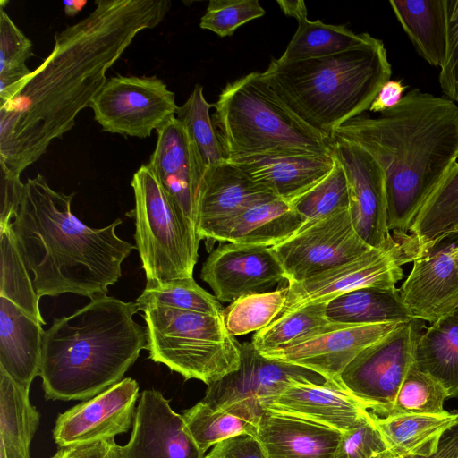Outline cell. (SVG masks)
<instances>
[{"label": "cell", "instance_id": "6da1fadb", "mask_svg": "<svg viewBox=\"0 0 458 458\" xmlns=\"http://www.w3.org/2000/svg\"><path fill=\"white\" fill-rule=\"evenodd\" d=\"M79 22L55 35L52 52L21 90L0 104V165L21 174L70 131L107 79V70L143 30L158 25L168 0H98Z\"/></svg>", "mask_w": 458, "mask_h": 458}, {"label": "cell", "instance_id": "7a4b0ae2", "mask_svg": "<svg viewBox=\"0 0 458 458\" xmlns=\"http://www.w3.org/2000/svg\"><path fill=\"white\" fill-rule=\"evenodd\" d=\"M364 149L386 176L387 225L408 233L421 206L458 158V106L413 89L378 117L358 115L335 130Z\"/></svg>", "mask_w": 458, "mask_h": 458}, {"label": "cell", "instance_id": "3957f363", "mask_svg": "<svg viewBox=\"0 0 458 458\" xmlns=\"http://www.w3.org/2000/svg\"><path fill=\"white\" fill-rule=\"evenodd\" d=\"M74 193L52 189L38 174L24 183L12 227L38 297L106 295L136 245L117 236L123 221L92 228L72 212Z\"/></svg>", "mask_w": 458, "mask_h": 458}, {"label": "cell", "instance_id": "277c9868", "mask_svg": "<svg viewBox=\"0 0 458 458\" xmlns=\"http://www.w3.org/2000/svg\"><path fill=\"white\" fill-rule=\"evenodd\" d=\"M139 308L100 295L44 330L40 377L47 400H88L121 381L143 349Z\"/></svg>", "mask_w": 458, "mask_h": 458}, {"label": "cell", "instance_id": "5b68a950", "mask_svg": "<svg viewBox=\"0 0 458 458\" xmlns=\"http://www.w3.org/2000/svg\"><path fill=\"white\" fill-rule=\"evenodd\" d=\"M279 99L305 124L331 139L362 114L392 75L382 40L335 55L297 61L273 58L262 72Z\"/></svg>", "mask_w": 458, "mask_h": 458}, {"label": "cell", "instance_id": "8992f818", "mask_svg": "<svg viewBox=\"0 0 458 458\" xmlns=\"http://www.w3.org/2000/svg\"><path fill=\"white\" fill-rule=\"evenodd\" d=\"M214 108L212 122L225 159L265 153L332 155V140L290 111L262 72L228 82Z\"/></svg>", "mask_w": 458, "mask_h": 458}, {"label": "cell", "instance_id": "52a82bcc", "mask_svg": "<svg viewBox=\"0 0 458 458\" xmlns=\"http://www.w3.org/2000/svg\"><path fill=\"white\" fill-rule=\"evenodd\" d=\"M148 359L185 379L209 385L236 370L240 343L225 328L222 315L150 305L143 308Z\"/></svg>", "mask_w": 458, "mask_h": 458}, {"label": "cell", "instance_id": "ba28073f", "mask_svg": "<svg viewBox=\"0 0 458 458\" xmlns=\"http://www.w3.org/2000/svg\"><path fill=\"white\" fill-rule=\"evenodd\" d=\"M134 208L126 213L135 223L134 239L147 282L193 277L199 239L179 214L148 165L131 182Z\"/></svg>", "mask_w": 458, "mask_h": 458}, {"label": "cell", "instance_id": "9c48e42d", "mask_svg": "<svg viewBox=\"0 0 458 458\" xmlns=\"http://www.w3.org/2000/svg\"><path fill=\"white\" fill-rule=\"evenodd\" d=\"M420 251V243L411 233L392 231L381 245L310 278L288 284L287 300L277 318L360 288L395 287L403 277L402 267L413 262Z\"/></svg>", "mask_w": 458, "mask_h": 458}, {"label": "cell", "instance_id": "30bf717a", "mask_svg": "<svg viewBox=\"0 0 458 458\" xmlns=\"http://www.w3.org/2000/svg\"><path fill=\"white\" fill-rule=\"evenodd\" d=\"M424 321L412 318L360 352L344 369L339 383L370 412L386 417L414 362Z\"/></svg>", "mask_w": 458, "mask_h": 458}, {"label": "cell", "instance_id": "8fae6325", "mask_svg": "<svg viewBox=\"0 0 458 458\" xmlns=\"http://www.w3.org/2000/svg\"><path fill=\"white\" fill-rule=\"evenodd\" d=\"M89 107L103 131L140 139L165 124L178 108L174 93L157 77L122 75L107 80Z\"/></svg>", "mask_w": 458, "mask_h": 458}, {"label": "cell", "instance_id": "7c38bea8", "mask_svg": "<svg viewBox=\"0 0 458 458\" xmlns=\"http://www.w3.org/2000/svg\"><path fill=\"white\" fill-rule=\"evenodd\" d=\"M370 248L356 232L350 208L301 226L271 247L288 284L301 282L347 262Z\"/></svg>", "mask_w": 458, "mask_h": 458}, {"label": "cell", "instance_id": "4fadbf2b", "mask_svg": "<svg viewBox=\"0 0 458 458\" xmlns=\"http://www.w3.org/2000/svg\"><path fill=\"white\" fill-rule=\"evenodd\" d=\"M401 323L345 324L328 322L264 356L297 365L339 383L346 366L365 348ZM340 384V383H339Z\"/></svg>", "mask_w": 458, "mask_h": 458}, {"label": "cell", "instance_id": "5bb4252c", "mask_svg": "<svg viewBox=\"0 0 458 458\" xmlns=\"http://www.w3.org/2000/svg\"><path fill=\"white\" fill-rule=\"evenodd\" d=\"M238 369L208 385L201 400L212 409L247 401L267 410L272 401L293 381L326 382L319 374L291 363L269 359L261 354L251 342L240 344Z\"/></svg>", "mask_w": 458, "mask_h": 458}, {"label": "cell", "instance_id": "9a60e30c", "mask_svg": "<svg viewBox=\"0 0 458 458\" xmlns=\"http://www.w3.org/2000/svg\"><path fill=\"white\" fill-rule=\"evenodd\" d=\"M399 289L413 318L434 323L458 308V233L422 249Z\"/></svg>", "mask_w": 458, "mask_h": 458}, {"label": "cell", "instance_id": "2e32d148", "mask_svg": "<svg viewBox=\"0 0 458 458\" xmlns=\"http://www.w3.org/2000/svg\"><path fill=\"white\" fill-rule=\"evenodd\" d=\"M139 385L125 377L59 414L53 437L60 448L114 438L132 428Z\"/></svg>", "mask_w": 458, "mask_h": 458}, {"label": "cell", "instance_id": "e0dca14e", "mask_svg": "<svg viewBox=\"0 0 458 458\" xmlns=\"http://www.w3.org/2000/svg\"><path fill=\"white\" fill-rule=\"evenodd\" d=\"M200 277L218 301L231 303L269 292L285 274L271 247L226 242L208 256Z\"/></svg>", "mask_w": 458, "mask_h": 458}, {"label": "cell", "instance_id": "ac0fdd59", "mask_svg": "<svg viewBox=\"0 0 458 458\" xmlns=\"http://www.w3.org/2000/svg\"><path fill=\"white\" fill-rule=\"evenodd\" d=\"M331 140L333 157L344 168L348 181L353 226L368 245L377 247L391 234L385 173L361 148L340 139Z\"/></svg>", "mask_w": 458, "mask_h": 458}, {"label": "cell", "instance_id": "d6986e66", "mask_svg": "<svg viewBox=\"0 0 458 458\" xmlns=\"http://www.w3.org/2000/svg\"><path fill=\"white\" fill-rule=\"evenodd\" d=\"M119 458H205L182 416L155 389L144 390L136 407L130 440Z\"/></svg>", "mask_w": 458, "mask_h": 458}, {"label": "cell", "instance_id": "ffe728a7", "mask_svg": "<svg viewBox=\"0 0 458 458\" xmlns=\"http://www.w3.org/2000/svg\"><path fill=\"white\" fill-rule=\"evenodd\" d=\"M157 133V144L147 165L197 234L198 194L205 169L186 129L176 116Z\"/></svg>", "mask_w": 458, "mask_h": 458}, {"label": "cell", "instance_id": "44dd1931", "mask_svg": "<svg viewBox=\"0 0 458 458\" xmlns=\"http://www.w3.org/2000/svg\"><path fill=\"white\" fill-rule=\"evenodd\" d=\"M267 410L313 421L342 433L356 427L368 407L341 384L328 381L291 382L269 404Z\"/></svg>", "mask_w": 458, "mask_h": 458}, {"label": "cell", "instance_id": "7402d4cb", "mask_svg": "<svg viewBox=\"0 0 458 458\" xmlns=\"http://www.w3.org/2000/svg\"><path fill=\"white\" fill-rule=\"evenodd\" d=\"M274 198L277 197L226 159L209 166L204 171L198 194L199 239H205L222 221Z\"/></svg>", "mask_w": 458, "mask_h": 458}, {"label": "cell", "instance_id": "603a6c76", "mask_svg": "<svg viewBox=\"0 0 458 458\" xmlns=\"http://www.w3.org/2000/svg\"><path fill=\"white\" fill-rule=\"evenodd\" d=\"M226 160L288 202L323 179L335 165L333 154L265 153Z\"/></svg>", "mask_w": 458, "mask_h": 458}, {"label": "cell", "instance_id": "cb8c5ba5", "mask_svg": "<svg viewBox=\"0 0 458 458\" xmlns=\"http://www.w3.org/2000/svg\"><path fill=\"white\" fill-rule=\"evenodd\" d=\"M341 436L327 426L266 410L256 437L267 458H334Z\"/></svg>", "mask_w": 458, "mask_h": 458}, {"label": "cell", "instance_id": "d4e9b609", "mask_svg": "<svg viewBox=\"0 0 458 458\" xmlns=\"http://www.w3.org/2000/svg\"><path fill=\"white\" fill-rule=\"evenodd\" d=\"M43 333L41 323L0 296V369L29 391L40 374Z\"/></svg>", "mask_w": 458, "mask_h": 458}, {"label": "cell", "instance_id": "484cf974", "mask_svg": "<svg viewBox=\"0 0 458 458\" xmlns=\"http://www.w3.org/2000/svg\"><path fill=\"white\" fill-rule=\"evenodd\" d=\"M302 224L303 219L288 201L274 198L222 221L205 239L272 247L297 232Z\"/></svg>", "mask_w": 458, "mask_h": 458}, {"label": "cell", "instance_id": "4316f807", "mask_svg": "<svg viewBox=\"0 0 458 458\" xmlns=\"http://www.w3.org/2000/svg\"><path fill=\"white\" fill-rule=\"evenodd\" d=\"M371 414L388 446V458H412L435 454L442 436L458 421V410L437 414L386 417Z\"/></svg>", "mask_w": 458, "mask_h": 458}, {"label": "cell", "instance_id": "83f0119b", "mask_svg": "<svg viewBox=\"0 0 458 458\" xmlns=\"http://www.w3.org/2000/svg\"><path fill=\"white\" fill-rule=\"evenodd\" d=\"M389 4L418 54L441 67L446 50L447 0H392Z\"/></svg>", "mask_w": 458, "mask_h": 458}, {"label": "cell", "instance_id": "f1b7e54d", "mask_svg": "<svg viewBox=\"0 0 458 458\" xmlns=\"http://www.w3.org/2000/svg\"><path fill=\"white\" fill-rule=\"evenodd\" d=\"M264 410L247 402H236L212 409L201 401L182 411L185 424L202 452L240 435L256 437Z\"/></svg>", "mask_w": 458, "mask_h": 458}, {"label": "cell", "instance_id": "f546056e", "mask_svg": "<svg viewBox=\"0 0 458 458\" xmlns=\"http://www.w3.org/2000/svg\"><path fill=\"white\" fill-rule=\"evenodd\" d=\"M413 365L437 380L447 398L458 397V308L422 332Z\"/></svg>", "mask_w": 458, "mask_h": 458}, {"label": "cell", "instance_id": "4dcf8cb0", "mask_svg": "<svg viewBox=\"0 0 458 458\" xmlns=\"http://www.w3.org/2000/svg\"><path fill=\"white\" fill-rule=\"evenodd\" d=\"M329 321L345 324L403 323L413 318L396 287H364L339 295L327 304Z\"/></svg>", "mask_w": 458, "mask_h": 458}, {"label": "cell", "instance_id": "1f68e13d", "mask_svg": "<svg viewBox=\"0 0 458 458\" xmlns=\"http://www.w3.org/2000/svg\"><path fill=\"white\" fill-rule=\"evenodd\" d=\"M409 232L420 249L458 233V162L427 198Z\"/></svg>", "mask_w": 458, "mask_h": 458}, {"label": "cell", "instance_id": "d6a6232c", "mask_svg": "<svg viewBox=\"0 0 458 458\" xmlns=\"http://www.w3.org/2000/svg\"><path fill=\"white\" fill-rule=\"evenodd\" d=\"M371 38L366 32L354 33L345 25L305 18L298 21L297 30L279 59L297 61L328 56L360 47Z\"/></svg>", "mask_w": 458, "mask_h": 458}, {"label": "cell", "instance_id": "836d02e7", "mask_svg": "<svg viewBox=\"0 0 458 458\" xmlns=\"http://www.w3.org/2000/svg\"><path fill=\"white\" fill-rule=\"evenodd\" d=\"M0 296L10 300L45 325L39 310V298L19 250L12 223L0 226Z\"/></svg>", "mask_w": 458, "mask_h": 458}, {"label": "cell", "instance_id": "e575fe53", "mask_svg": "<svg viewBox=\"0 0 458 458\" xmlns=\"http://www.w3.org/2000/svg\"><path fill=\"white\" fill-rule=\"evenodd\" d=\"M39 419L30 391L0 369V437L30 450Z\"/></svg>", "mask_w": 458, "mask_h": 458}, {"label": "cell", "instance_id": "d590c367", "mask_svg": "<svg viewBox=\"0 0 458 458\" xmlns=\"http://www.w3.org/2000/svg\"><path fill=\"white\" fill-rule=\"evenodd\" d=\"M34 56L31 41L0 6V104L11 100L32 72L26 61Z\"/></svg>", "mask_w": 458, "mask_h": 458}, {"label": "cell", "instance_id": "8d00e7d4", "mask_svg": "<svg viewBox=\"0 0 458 458\" xmlns=\"http://www.w3.org/2000/svg\"><path fill=\"white\" fill-rule=\"evenodd\" d=\"M135 303L140 310L159 305L211 315H222L225 309L216 296L200 287L193 277L147 282Z\"/></svg>", "mask_w": 458, "mask_h": 458}, {"label": "cell", "instance_id": "74e56055", "mask_svg": "<svg viewBox=\"0 0 458 458\" xmlns=\"http://www.w3.org/2000/svg\"><path fill=\"white\" fill-rule=\"evenodd\" d=\"M288 294V285L274 291L241 297L224 309L223 322L233 336L259 331L281 313Z\"/></svg>", "mask_w": 458, "mask_h": 458}, {"label": "cell", "instance_id": "f35d334b", "mask_svg": "<svg viewBox=\"0 0 458 458\" xmlns=\"http://www.w3.org/2000/svg\"><path fill=\"white\" fill-rule=\"evenodd\" d=\"M203 87L196 84L188 99L176 111V118L186 129L206 170L225 160L209 111Z\"/></svg>", "mask_w": 458, "mask_h": 458}, {"label": "cell", "instance_id": "ab89813d", "mask_svg": "<svg viewBox=\"0 0 458 458\" xmlns=\"http://www.w3.org/2000/svg\"><path fill=\"white\" fill-rule=\"evenodd\" d=\"M289 203L303 219L301 226L349 208V184L342 165L335 159L332 170L323 179Z\"/></svg>", "mask_w": 458, "mask_h": 458}, {"label": "cell", "instance_id": "60d3db41", "mask_svg": "<svg viewBox=\"0 0 458 458\" xmlns=\"http://www.w3.org/2000/svg\"><path fill=\"white\" fill-rule=\"evenodd\" d=\"M327 304L310 303L280 316L253 335L252 344L261 353L289 344L330 322L326 315Z\"/></svg>", "mask_w": 458, "mask_h": 458}, {"label": "cell", "instance_id": "b9f144b4", "mask_svg": "<svg viewBox=\"0 0 458 458\" xmlns=\"http://www.w3.org/2000/svg\"><path fill=\"white\" fill-rule=\"evenodd\" d=\"M447 399L443 386L433 377L411 366L406 375L387 416L428 413L437 414L445 411Z\"/></svg>", "mask_w": 458, "mask_h": 458}, {"label": "cell", "instance_id": "7bdbcfd3", "mask_svg": "<svg viewBox=\"0 0 458 458\" xmlns=\"http://www.w3.org/2000/svg\"><path fill=\"white\" fill-rule=\"evenodd\" d=\"M264 14L265 10L258 0H211L199 27L219 37H229L242 25Z\"/></svg>", "mask_w": 458, "mask_h": 458}, {"label": "cell", "instance_id": "ee69618b", "mask_svg": "<svg viewBox=\"0 0 458 458\" xmlns=\"http://www.w3.org/2000/svg\"><path fill=\"white\" fill-rule=\"evenodd\" d=\"M388 446L370 411L354 428L342 433L334 458H388Z\"/></svg>", "mask_w": 458, "mask_h": 458}, {"label": "cell", "instance_id": "f6af8a7d", "mask_svg": "<svg viewBox=\"0 0 458 458\" xmlns=\"http://www.w3.org/2000/svg\"><path fill=\"white\" fill-rule=\"evenodd\" d=\"M439 83L444 94L458 103V0H447V40Z\"/></svg>", "mask_w": 458, "mask_h": 458}, {"label": "cell", "instance_id": "bcb514c9", "mask_svg": "<svg viewBox=\"0 0 458 458\" xmlns=\"http://www.w3.org/2000/svg\"><path fill=\"white\" fill-rule=\"evenodd\" d=\"M0 226L7 225L14 218L21 199L24 183L0 165Z\"/></svg>", "mask_w": 458, "mask_h": 458}, {"label": "cell", "instance_id": "7dc6e473", "mask_svg": "<svg viewBox=\"0 0 458 458\" xmlns=\"http://www.w3.org/2000/svg\"><path fill=\"white\" fill-rule=\"evenodd\" d=\"M205 458H267L257 437L240 435L216 444Z\"/></svg>", "mask_w": 458, "mask_h": 458}, {"label": "cell", "instance_id": "c3c4849f", "mask_svg": "<svg viewBox=\"0 0 458 458\" xmlns=\"http://www.w3.org/2000/svg\"><path fill=\"white\" fill-rule=\"evenodd\" d=\"M51 458H119L114 438L61 448Z\"/></svg>", "mask_w": 458, "mask_h": 458}, {"label": "cell", "instance_id": "681fc988", "mask_svg": "<svg viewBox=\"0 0 458 458\" xmlns=\"http://www.w3.org/2000/svg\"><path fill=\"white\" fill-rule=\"evenodd\" d=\"M407 88L403 80H389L382 86L369 110L381 114L391 109L401 101Z\"/></svg>", "mask_w": 458, "mask_h": 458}, {"label": "cell", "instance_id": "f907efd6", "mask_svg": "<svg viewBox=\"0 0 458 458\" xmlns=\"http://www.w3.org/2000/svg\"><path fill=\"white\" fill-rule=\"evenodd\" d=\"M276 3L285 15L293 17L297 21L308 18L306 4L302 0H277Z\"/></svg>", "mask_w": 458, "mask_h": 458}, {"label": "cell", "instance_id": "816d5d0a", "mask_svg": "<svg viewBox=\"0 0 458 458\" xmlns=\"http://www.w3.org/2000/svg\"><path fill=\"white\" fill-rule=\"evenodd\" d=\"M0 450L5 458H30V450L0 437Z\"/></svg>", "mask_w": 458, "mask_h": 458}, {"label": "cell", "instance_id": "f5cc1de1", "mask_svg": "<svg viewBox=\"0 0 458 458\" xmlns=\"http://www.w3.org/2000/svg\"><path fill=\"white\" fill-rule=\"evenodd\" d=\"M64 11L67 16H75L79 13L87 4L85 0H69L64 1Z\"/></svg>", "mask_w": 458, "mask_h": 458}, {"label": "cell", "instance_id": "db71d44e", "mask_svg": "<svg viewBox=\"0 0 458 458\" xmlns=\"http://www.w3.org/2000/svg\"><path fill=\"white\" fill-rule=\"evenodd\" d=\"M0 458H5L4 452L1 450H0Z\"/></svg>", "mask_w": 458, "mask_h": 458}]
</instances>
